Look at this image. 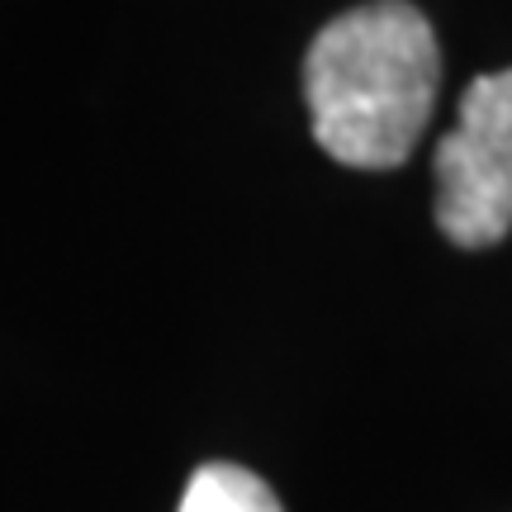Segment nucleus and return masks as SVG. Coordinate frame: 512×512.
Segmentation results:
<instances>
[{
    "label": "nucleus",
    "instance_id": "nucleus-1",
    "mask_svg": "<svg viewBox=\"0 0 512 512\" xmlns=\"http://www.w3.org/2000/svg\"><path fill=\"white\" fill-rule=\"evenodd\" d=\"M441 48L408 0H370L337 15L304 57L313 138L342 166H399L432 119Z\"/></svg>",
    "mask_w": 512,
    "mask_h": 512
},
{
    "label": "nucleus",
    "instance_id": "nucleus-2",
    "mask_svg": "<svg viewBox=\"0 0 512 512\" xmlns=\"http://www.w3.org/2000/svg\"><path fill=\"white\" fill-rule=\"evenodd\" d=\"M437 223L456 247H494L512 228V67L470 81L437 143Z\"/></svg>",
    "mask_w": 512,
    "mask_h": 512
},
{
    "label": "nucleus",
    "instance_id": "nucleus-3",
    "mask_svg": "<svg viewBox=\"0 0 512 512\" xmlns=\"http://www.w3.org/2000/svg\"><path fill=\"white\" fill-rule=\"evenodd\" d=\"M176 512H280L271 484L242 465H200Z\"/></svg>",
    "mask_w": 512,
    "mask_h": 512
}]
</instances>
